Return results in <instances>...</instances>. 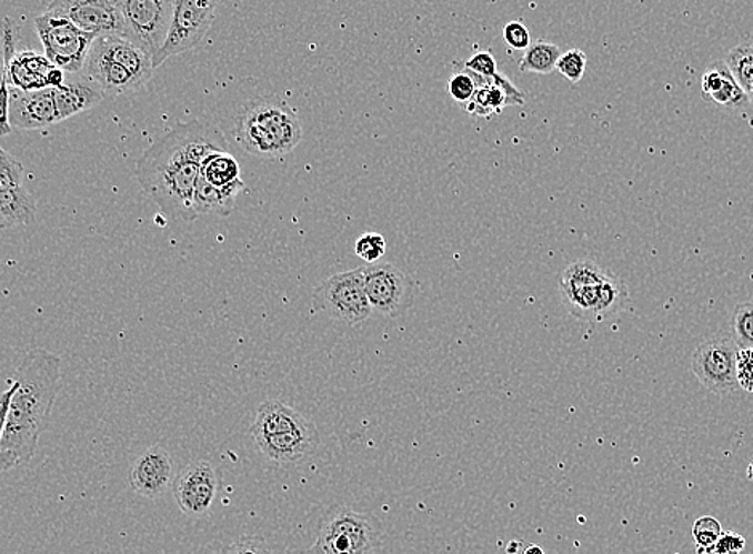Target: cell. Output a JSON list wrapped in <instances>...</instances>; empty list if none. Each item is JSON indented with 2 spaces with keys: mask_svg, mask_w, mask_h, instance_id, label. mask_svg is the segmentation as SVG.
I'll list each match as a JSON object with an SVG mask.
<instances>
[{
  "mask_svg": "<svg viewBox=\"0 0 753 554\" xmlns=\"http://www.w3.org/2000/svg\"><path fill=\"white\" fill-rule=\"evenodd\" d=\"M365 295L372 310L383 316L398 318L408 311L414 300L412 278L393 263H372L361 266Z\"/></svg>",
  "mask_w": 753,
  "mask_h": 554,
  "instance_id": "8fae6325",
  "label": "cell"
},
{
  "mask_svg": "<svg viewBox=\"0 0 753 554\" xmlns=\"http://www.w3.org/2000/svg\"><path fill=\"white\" fill-rule=\"evenodd\" d=\"M38 216V201L27 188L0 190V230L28 226Z\"/></svg>",
  "mask_w": 753,
  "mask_h": 554,
  "instance_id": "603a6c76",
  "label": "cell"
},
{
  "mask_svg": "<svg viewBox=\"0 0 753 554\" xmlns=\"http://www.w3.org/2000/svg\"><path fill=\"white\" fill-rule=\"evenodd\" d=\"M726 67L747 93L753 79V41L742 42L727 52Z\"/></svg>",
  "mask_w": 753,
  "mask_h": 554,
  "instance_id": "4316f807",
  "label": "cell"
},
{
  "mask_svg": "<svg viewBox=\"0 0 753 554\" xmlns=\"http://www.w3.org/2000/svg\"><path fill=\"white\" fill-rule=\"evenodd\" d=\"M611 276H613V273L601 264L590 262V260H579L563 271L560 278V288H584V285L601 284Z\"/></svg>",
  "mask_w": 753,
  "mask_h": 554,
  "instance_id": "484cf974",
  "label": "cell"
},
{
  "mask_svg": "<svg viewBox=\"0 0 753 554\" xmlns=\"http://www.w3.org/2000/svg\"><path fill=\"white\" fill-rule=\"evenodd\" d=\"M223 554H273L265 538L259 535H244L231 543Z\"/></svg>",
  "mask_w": 753,
  "mask_h": 554,
  "instance_id": "836d02e7",
  "label": "cell"
},
{
  "mask_svg": "<svg viewBox=\"0 0 753 554\" xmlns=\"http://www.w3.org/2000/svg\"><path fill=\"white\" fill-rule=\"evenodd\" d=\"M219 3L220 0H173L168 41L153 58L154 68L161 67L169 58L198 47L215 20Z\"/></svg>",
  "mask_w": 753,
  "mask_h": 554,
  "instance_id": "30bf717a",
  "label": "cell"
},
{
  "mask_svg": "<svg viewBox=\"0 0 753 554\" xmlns=\"http://www.w3.org/2000/svg\"><path fill=\"white\" fill-rule=\"evenodd\" d=\"M13 132L10 124V85L7 79L0 83V137H9Z\"/></svg>",
  "mask_w": 753,
  "mask_h": 554,
  "instance_id": "f35d334b",
  "label": "cell"
},
{
  "mask_svg": "<svg viewBox=\"0 0 753 554\" xmlns=\"http://www.w3.org/2000/svg\"><path fill=\"white\" fill-rule=\"evenodd\" d=\"M199 175L217 188L231 187L242 181L241 167L230 151H219V153L208 155L202 162Z\"/></svg>",
  "mask_w": 753,
  "mask_h": 554,
  "instance_id": "cb8c5ba5",
  "label": "cell"
},
{
  "mask_svg": "<svg viewBox=\"0 0 753 554\" xmlns=\"http://www.w3.org/2000/svg\"><path fill=\"white\" fill-rule=\"evenodd\" d=\"M585 70L586 56L579 49H571L561 53L559 63H556V71L572 83L581 82Z\"/></svg>",
  "mask_w": 753,
  "mask_h": 554,
  "instance_id": "1f68e13d",
  "label": "cell"
},
{
  "mask_svg": "<svg viewBox=\"0 0 753 554\" xmlns=\"http://www.w3.org/2000/svg\"><path fill=\"white\" fill-rule=\"evenodd\" d=\"M46 12L67 18L89 34L126 36V21L118 0H52Z\"/></svg>",
  "mask_w": 753,
  "mask_h": 554,
  "instance_id": "9a60e30c",
  "label": "cell"
},
{
  "mask_svg": "<svg viewBox=\"0 0 753 554\" xmlns=\"http://www.w3.org/2000/svg\"><path fill=\"white\" fill-rule=\"evenodd\" d=\"M463 67L466 70L474 72V74L483 75V78H492L498 74V63L491 52H476L469 60L463 61Z\"/></svg>",
  "mask_w": 753,
  "mask_h": 554,
  "instance_id": "d590c367",
  "label": "cell"
},
{
  "mask_svg": "<svg viewBox=\"0 0 753 554\" xmlns=\"http://www.w3.org/2000/svg\"><path fill=\"white\" fill-rule=\"evenodd\" d=\"M386 241L382 234L364 233L358 238L354 244V252L363 262L368 264L376 263L383 255H385Z\"/></svg>",
  "mask_w": 753,
  "mask_h": 554,
  "instance_id": "d6a6232c",
  "label": "cell"
},
{
  "mask_svg": "<svg viewBox=\"0 0 753 554\" xmlns=\"http://www.w3.org/2000/svg\"><path fill=\"white\" fill-rule=\"evenodd\" d=\"M313 308L335 322L363 324L372 314L365 295L361 268L325 279L313 292Z\"/></svg>",
  "mask_w": 753,
  "mask_h": 554,
  "instance_id": "8992f818",
  "label": "cell"
},
{
  "mask_svg": "<svg viewBox=\"0 0 753 554\" xmlns=\"http://www.w3.org/2000/svg\"><path fill=\"white\" fill-rule=\"evenodd\" d=\"M58 122L67 121L72 115L93 110L103 101V93L89 83L64 82L63 85L53 87Z\"/></svg>",
  "mask_w": 753,
  "mask_h": 554,
  "instance_id": "7402d4cb",
  "label": "cell"
},
{
  "mask_svg": "<svg viewBox=\"0 0 753 554\" xmlns=\"http://www.w3.org/2000/svg\"><path fill=\"white\" fill-rule=\"evenodd\" d=\"M737 354L740 346L734 342L731 332L713 333L694 351L691 371L699 383L711 393H736L741 389L737 380Z\"/></svg>",
  "mask_w": 753,
  "mask_h": 554,
  "instance_id": "52a82bcc",
  "label": "cell"
},
{
  "mask_svg": "<svg viewBox=\"0 0 753 554\" xmlns=\"http://www.w3.org/2000/svg\"><path fill=\"white\" fill-rule=\"evenodd\" d=\"M82 75L90 85L108 97L127 95L147 85L132 71L127 70L124 64L104 56L93 43L82 68Z\"/></svg>",
  "mask_w": 753,
  "mask_h": 554,
  "instance_id": "e0dca14e",
  "label": "cell"
},
{
  "mask_svg": "<svg viewBox=\"0 0 753 554\" xmlns=\"http://www.w3.org/2000/svg\"><path fill=\"white\" fill-rule=\"evenodd\" d=\"M10 124L20 130H41L58 124L53 89L24 92L10 87Z\"/></svg>",
  "mask_w": 753,
  "mask_h": 554,
  "instance_id": "ac0fdd59",
  "label": "cell"
},
{
  "mask_svg": "<svg viewBox=\"0 0 753 554\" xmlns=\"http://www.w3.org/2000/svg\"><path fill=\"white\" fill-rule=\"evenodd\" d=\"M230 151L219 127L193 121L177 124L137 162V181L170 220L194 222V190L208 155Z\"/></svg>",
  "mask_w": 753,
  "mask_h": 554,
  "instance_id": "6da1fadb",
  "label": "cell"
},
{
  "mask_svg": "<svg viewBox=\"0 0 753 554\" xmlns=\"http://www.w3.org/2000/svg\"><path fill=\"white\" fill-rule=\"evenodd\" d=\"M561 50L555 43L538 41L524 50L520 61L521 72H535V74H552L556 70Z\"/></svg>",
  "mask_w": 753,
  "mask_h": 554,
  "instance_id": "d4e9b609",
  "label": "cell"
},
{
  "mask_svg": "<svg viewBox=\"0 0 753 554\" xmlns=\"http://www.w3.org/2000/svg\"><path fill=\"white\" fill-rule=\"evenodd\" d=\"M523 554H545L544 548L539 545H530L524 550Z\"/></svg>",
  "mask_w": 753,
  "mask_h": 554,
  "instance_id": "7bdbcfd3",
  "label": "cell"
},
{
  "mask_svg": "<svg viewBox=\"0 0 753 554\" xmlns=\"http://www.w3.org/2000/svg\"><path fill=\"white\" fill-rule=\"evenodd\" d=\"M18 390V382L13 380L12 385L9 390L2 391L0 393V440L3 436V430H6L7 419H9L10 404H12V397L14 391Z\"/></svg>",
  "mask_w": 753,
  "mask_h": 554,
  "instance_id": "ab89813d",
  "label": "cell"
},
{
  "mask_svg": "<svg viewBox=\"0 0 753 554\" xmlns=\"http://www.w3.org/2000/svg\"><path fill=\"white\" fill-rule=\"evenodd\" d=\"M737 380L742 390L753 393V347L737 354Z\"/></svg>",
  "mask_w": 753,
  "mask_h": 554,
  "instance_id": "8d00e7d4",
  "label": "cell"
},
{
  "mask_svg": "<svg viewBox=\"0 0 753 554\" xmlns=\"http://www.w3.org/2000/svg\"><path fill=\"white\" fill-rule=\"evenodd\" d=\"M18 390L0 440V451L10 452L18 465L34 457L39 440L50 422L61 389V357L34 347L24 354L14 372Z\"/></svg>",
  "mask_w": 753,
  "mask_h": 554,
  "instance_id": "7a4b0ae2",
  "label": "cell"
},
{
  "mask_svg": "<svg viewBox=\"0 0 753 554\" xmlns=\"http://www.w3.org/2000/svg\"><path fill=\"white\" fill-rule=\"evenodd\" d=\"M383 537L374 514L339 505L322 516L317 541L305 554H375Z\"/></svg>",
  "mask_w": 753,
  "mask_h": 554,
  "instance_id": "5b68a950",
  "label": "cell"
},
{
  "mask_svg": "<svg viewBox=\"0 0 753 554\" xmlns=\"http://www.w3.org/2000/svg\"><path fill=\"white\" fill-rule=\"evenodd\" d=\"M747 477H749V480L753 481V460L751 462V465H749V469H747Z\"/></svg>",
  "mask_w": 753,
  "mask_h": 554,
  "instance_id": "f6af8a7d",
  "label": "cell"
},
{
  "mask_svg": "<svg viewBox=\"0 0 753 554\" xmlns=\"http://www.w3.org/2000/svg\"><path fill=\"white\" fill-rule=\"evenodd\" d=\"M126 21V36L151 57L162 49L172 24L173 0H118Z\"/></svg>",
  "mask_w": 753,
  "mask_h": 554,
  "instance_id": "7c38bea8",
  "label": "cell"
},
{
  "mask_svg": "<svg viewBox=\"0 0 753 554\" xmlns=\"http://www.w3.org/2000/svg\"><path fill=\"white\" fill-rule=\"evenodd\" d=\"M23 164L0 147V190H14V188L23 187Z\"/></svg>",
  "mask_w": 753,
  "mask_h": 554,
  "instance_id": "4dcf8cb0",
  "label": "cell"
},
{
  "mask_svg": "<svg viewBox=\"0 0 753 554\" xmlns=\"http://www.w3.org/2000/svg\"><path fill=\"white\" fill-rule=\"evenodd\" d=\"M454 67L455 72L451 75L448 83L449 95L463 107V104L472 100L474 92H476L478 83L473 72L466 70L463 63L455 61Z\"/></svg>",
  "mask_w": 753,
  "mask_h": 554,
  "instance_id": "f1b7e54d",
  "label": "cell"
},
{
  "mask_svg": "<svg viewBox=\"0 0 753 554\" xmlns=\"http://www.w3.org/2000/svg\"><path fill=\"white\" fill-rule=\"evenodd\" d=\"M252 437L260 454L278 465H295L318 451L320 431L284 402L270 400L257 409Z\"/></svg>",
  "mask_w": 753,
  "mask_h": 554,
  "instance_id": "277c9868",
  "label": "cell"
},
{
  "mask_svg": "<svg viewBox=\"0 0 753 554\" xmlns=\"http://www.w3.org/2000/svg\"><path fill=\"white\" fill-rule=\"evenodd\" d=\"M747 97H749V103H751L752 107H753V79H752L751 87H749V90H747Z\"/></svg>",
  "mask_w": 753,
  "mask_h": 554,
  "instance_id": "ee69618b",
  "label": "cell"
},
{
  "mask_svg": "<svg viewBox=\"0 0 753 554\" xmlns=\"http://www.w3.org/2000/svg\"><path fill=\"white\" fill-rule=\"evenodd\" d=\"M731 335L740 350L753 347V303H740L731 316Z\"/></svg>",
  "mask_w": 753,
  "mask_h": 554,
  "instance_id": "83f0119b",
  "label": "cell"
},
{
  "mask_svg": "<svg viewBox=\"0 0 753 554\" xmlns=\"http://www.w3.org/2000/svg\"><path fill=\"white\" fill-rule=\"evenodd\" d=\"M0 39L6 52V79L13 89L34 92V90L53 89L63 85L64 71L52 61L32 50L14 52V24L9 17L0 21Z\"/></svg>",
  "mask_w": 753,
  "mask_h": 554,
  "instance_id": "ba28073f",
  "label": "cell"
},
{
  "mask_svg": "<svg viewBox=\"0 0 753 554\" xmlns=\"http://www.w3.org/2000/svg\"><path fill=\"white\" fill-rule=\"evenodd\" d=\"M745 548V538L736 532H722L712 554H741Z\"/></svg>",
  "mask_w": 753,
  "mask_h": 554,
  "instance_id": "74e56055",
  "label": "cell"
},
{
  "mask_svg": "<svg viewBox=\"0 0 753 554\" xmlns=\"http://www.w3.org/2000/svg\"><path fill=\"white\" fill-rule=\"evenodd\" d=\"M242 150L262 159L292 153L303 139L299 114L280 97L257 98L242 107L234 125Z\"/></svg>",
  "mask_w": 753,
  "mask_h": 554,
  "instance_id": "3957f363",
  "label": "cell"
},
{
  "mask_svg": "<svg viewBox=\"0 0 753 554\" xmlns=\"http://www.w3.org/2000/svg\"><path fill=\"white\" fill-rule=\"evenodd\" d=\"M244 181L231 184L227 188H217L208 183L199 175L194 190V213L195 216L220 215L228 216L237 204V198L241 191H244Z\"/></svg>",
  "mask_w": 753,
  "mask_h": 554,
  "instance_id": "44dd1931",
  "label": "cell"
},
{
  "mask_svg": "<svg viewBox=\"0 0 753 554\" xmlns=\"http://www.w3.org/2000/svg\"><path fill=\"white\" fill-rule=\"evenodd\" d=\"M222 476L209 460H195L184 466L172 484L173 498L183 514L205 516L212 510L220 492Z\"/></svg>",
  "mask_w": 753,
  "mask_h": 554,
  "instance_id": "5bb4252c",
  "label": "cell"
},
{
  "mask_svg": "<svg viewBox=\"0 0 753 554\" xmlns=\"http://www.w3.org/2000/svg\"><path fill=\"white\" fill-rule=\"evenodd\" d=\"M561 300L572 316L585 322H600L624 311L629 303V289L618 276L601 284L584 288H560Z\"/></svg>",
  "mask_w": 753,
  "mask_h": 554,
  "instance_id": "4fadbf2b",
  "label": "cell"
},
{
  "mask_svg": "<svg viewBox=\"0 0 753 554\" xmlns=\"http://www.w3.org/2000/svg\"><path fill=\"white\" fill-rule=\"evenodd\" d=\"M34 24L46 57L61 71L82 72L96 36L49 12L36 18Z\"/></svg>",
  "mask_w": 753,
  "mask_h": 554,
  "instance_id": "9c48e42d",
  "label": "cell"
},
{
  "mask_svg": "<svg viewBox=\"0 0 753 554\" xmlns=\"http://www.w3.org/2000/svg\"><path fill=\"white\" fill-rule=\"evenodd\" d=\"M476 79V92L469 103L463 104V110L480 118H491L505 110L506 107H521L524 104V93L518 90L513 82L501 72L492 78L474 74Z\"/></svg>",
  "mask_w": 753,
  "mask_h": 554,
  "instance_id": "d6986e66",
  "label": "cell"
},
{
  "mask_svg": "<svg viewBox=\"0 0 753 554\" xmlns=\"http://www.w3.org/2000/svg\"><path fill=\"white\" fill-rule=\"evenodd\" d=\"M503 41L513 50H526L531 46L530 29L521 21H510L503 27Z\"/></svg>",
  "mask_w": 753,
  "mask_h": 554,
  "instance_id": "e575fe53",
  "label": "cell"
},
{
  "mask_svg": "<svg viewBox=\"0 0 753 554\" xmlns=\"http://www.w3.org/2000/svg\"><path fill=\"white\" fill-rule=\"evenodd\" d=\"M6 79V52H3L2 39H0V83Z\"/></svg>",
  "mask_w": 753,
  "mask_h": 554,
  "instance_id": "b9f144b4",
  "label": "cell"
},
{
  "mask_svg": "<svg viewBox=\"0 0 753 554\" xmlns=\"http://www.w3.org/2000/svg\"><path fill=\"white\" fill-rule=\"evenodd\" d=\"M175 481L172 455L161 445L147 449L130 466L129 485L140 497L161 498Z\"/></svg>",
  "mask_w": 753,
  "mask_h": 554,
  "instance_id": "2e32d148",
  "label": "cell"
},
{
  "mask_svg": "<svg viewBox=\"0 0 753 554\" xmlns=\"http://www.w3.org/2000/svg\"><path fill=\"white\" fill-rule=\"evenodd\" d=\"M723 528L719 520L713 516L699 517L693 526V537L696 542L697 554H712L713 546L719 542Z\"/></svg>",
  "mask_w": 753,
  "mask_h": 554,
  "instance_id": "f546056e",
  "label": "cell"
},
{
  "mask_svg": "<svg viewBox=\"0 0 753 554\" xmlns=\"http://www.w3.org/2000/svg\"><path fill=\"white\" fill-rule=\"evenodd\" d=\"M702 98L725 110L742 111L749 107L747 93L742 90L725 61H713L701 78Z\"/></svg>",
  "mask_w": 753,
  "mask_h": 554,
  "instance_id": "ffe728a7",
  "label": "cell"
},
{
  "mask_svg": "<svg viewBox=\"0 0 753 554\" xmlns=\"http://www.w3.org/2000/svg\"><path fill=\"white\" fill-rule=\"evenodd\" d=\"M14 466H18L17 459L10 452L0 451V473L9 472Z\"/></svg>",
  "mask_w": 753,
  "mask_h": 554,
  "instance_id": "60d3db41",
  "label": "cell"
}]
</instances>
